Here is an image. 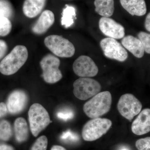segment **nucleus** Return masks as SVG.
I'll use <instances>...</instances> for the list:
<instances>
[{
  "mask_svg": "<svg viewBox=\"0 0 150 150\" xmlns=\"http://www.w3.org/2000/svg\"><path fill=\"white\" fill-rule=\"evenodd\" d=\"M8 108L6 105L4 103H0V118L5 115L7 112Z\"/></svg>",
  "mask_w": 150,
  "mask_h": 150,
  "instance_id": "c756f323",
  "label": "nucleus"
},
{
  "mask_svg": "<svg viewBox=\"0 0 150 150\" xmlns=\"http://www.w3.org/2000/svg\"><path fill=\"white\" fill-rule=\"evenodd\" d=\"M120 1L123 8L133 16H143L146 13V5L144 0H120Z\"/></svg>",
  "mask_w": 150,
  "mask_h": 150,
  "instance_id": "dca6fc26",
  "label": "nucleus"
},
{
  "mask_svg": "<svg viewBox=\"0 0 150 150\" xmlns=\"http://www.w3.org/2000/svg\"><path fill=\"white\" fill-rule=\"evenodd\" d=\"M61 138L63 140H70L72 141L76 140L77 139L76 135L69 131H66L63 133Z\"/></svg>",
  "mask_w": 150,
  "mask_h": 150,
  "instance_id": "cd10ccee",
  "label": "nucleus"
},
{
  "mask_svg": "<svg viewBox=\"0 0 150 150\" xmlns=\"http://www.w3.org/2000/svg\"><path fill=\"white\" fill-rule=\"evenodd\" d=\"M8 46L4 40H0V60L2 59L7 51Z\"/></svg>",
  "mask_w": 150,
  "mask_h": 150,
  "instance_id": "c85d7f7f",
  "label": "nucleus"
},
{
  "mask_svg": "<svg viewBox=\"0 0 150 150\" xmlns=\"http://www.w3.org/2000/svg\"><path fill=\"white\" fill-rule=\"evenodd\" d=\"M95 11L104 17H110L114 13V0H95Z\"/></svg>",
  "mask_w": 150,
  "mask_h": 150,
  "instance_id": "a211bd4d",
  "label": "nucleus"
},
{
  "mask_svg": "<svg viewBox=\"0 0 150 150\" xmlns=\"http://www.w3.org/2000/svg\"><path fill=\"white\" fill-rule=\"evenodd\" d=\"M14 11L12 6L7 0H0V15L8 19L13 16Z\"/></svg>",
  "mask_w": 150,
  "mask_h": 150,
  "instance_id": "4be33fe9",
  "label": "nucleus"
},
{
  "mask_svg": "<svg viewBox=\"0 0 150 150\" xmlns=\"http://www.w3.org/2000/svg\"><path fill=\"white\" fill-rule=\"evenodd\" d=\"M122 45L137 58H141L144 54V49L139 38L131 35H127L122 38Z\"/></svg>",
  "mask_w": 150,
  "mask_h": 150,
  "instance_id": "2eb2a0df",
  "label": "nucleus"
},
{
  "mask_svg": "<svg viewBox=\"0 0 150 150\" xmlns=\"http://www.w3.org/2000/svg\"><path fill=\"white\" fill-rule=\"evenodd\" d=\"M40 64L43 71L42 77L47 83H56L63 77L59 69L60 59L54 55L48 54L44 56L40 61Z\"/></svg>",
  "mask_w": 150,
  "mask_h": 150,
  "instance_id": "0eeeda50",
  "label": "nucleus"
},
{
  "mask_svg": "<svg viewBox=\"0 0 150 150\" xmlns=\"http://www.w3.org/2000/svg\"><path fill=\"white\" fill-rule=\"evenodd\" d=\"M28 56V51L25 46H16L0 63V72L6 76L15 74L25 64Z\"/></svg>",
  "mask_w": 150,
  "mask_h": 150,
  "instance_id": "f257e3e1",
  "label": "nucleus"
},
{
  "mask_svg": "<svg viewBox=\"0 0 150 150\" xmlns=\"http://www.w3.org/2000/svg\"><path fill=\"white\" fill-rule=\"evenodd\" d=\"M51 150H67L62 146L55 145L51 148Z\"/></svg>",
  "mask_w": 150,
  "mask_h": 150,
  "instance_id": "473e14b6",
  "label": "nucleus"
},
{
  "mask_svg": "<svg viewBox=\"0 0 150 150\" xmlns=\"http://www.w3.org/2000/svg\"><path fill=\"white\" fill-rule=\"evenodd\" d=\"M136 146L138 150H150V137L137 140Z\"/></svg>",
  "mask_w": 150,
  "mask_h": 150,
  "instance_id": "a878e982",
  "label": "nucleus"
},
{
  "mask_svg": "<svg viewBox=\"0 0 150 150\" xmlns=\"http://www.w3.org/2000/svg\"><path fill=\"white\" fill-rule=\"evenodd\" d=\"M145 27L147 31L150 32V12L146 17L145 21Z\"/></svg>",
  "mask_w": 150,
  "mask_h": 150,
  "instance_id": "7c9ffc66",
  "label": "nucleus"
},
{
  "mask_svg": "<svg viewBox=\"0 0 150 150\" xmlns=\"http://www.w3.org/2000/svg\"><path fill=\"white\" fill-rule=\"evenodd\" d=\"M73 93L76 98L85 100L99 93L101 86L98 81L90 78H80L75 81Z\"/></svg>",
  "mask_w": 150,
  "mask_h": 150,
  "instance_id": "423d86ee",
  "label": "nucleus"
},
{
  "mask_svg": "<svg viewBox=\"0 0 150 150\" xmlns=\"http://www.w3.org/2000/svg\"><path fill=\"white\" fill-rule=\"evenodd\" d=\"M112 96L110 92L98 93L84 105V112L89 118H99L109 112L112 104Z\"/></svg>",
  "mask_w": 150,
  "mask_h": 150,
  "instance_id": "f03ea898",
  "label": "nucleus"
},
{
  "mask_svg": "<svg viewBox=\"0 0 150 150\" xmlns=\"http://www.w3.org/2000/svg\"><path fill=\"white\" fill-rule=\"evenodd\" d=\"M121 150H128L126 149H122Z\"/></svg>",
  "mask_w": 150,
  "mask_h": 150,
  "instance_id": "72a5a7b5",
  "label": "nucleus"
},
{
  "mask_svg": "<svg viewBox=\"0 0 150 150\" xmlns=\"http://www.w3.org/2000/svg\"><path fill=\"white\" fill-rule=\"evenodd\" d=\"M73 69L75 74L81 78L93 77L98 72V67L92 59L84 55L75 60Z\"/></svg>",
  "mask_w": 150,
  "mask_h": 150,
  "instance_id": "9d476101",
  "label": "nucleus"
},
{
  "mask_svg": "<svg viewBox=\"0 0 150 150\" xmlns=\"http://www.w3.org/2000/svg\"><path fill=\"white\" fill-rule=\"evenodd\" d=\"M48 143L47 137L45 136H41L35 141L30 150H46Z\"/></svg>",
  "mask_w": 150,
  "mask_h": 150,
  "instance_id": "393cba45",
  "label": "nucleus"
},
{
  "mask_svg": "<svg viewBox=\"0 0 150 150\" xmlns=\"http://www.w3.org/2000/svg\"><path fill=\"white\" fill-rule=\"evenodd\" d=\"M12 135L10 123L6 120L0 121V139L6 141L9 139Z\"/></svg>",
  "mask_w": 150,
  "mask_h": 150,
  "instance_id": "412c9836",
  "label": "nucleus"
},
{
  "mask_svg": "<svg viewBox=\"0 0 150 150\" xmlns=\"http://www.w3.org/2000/svg\"><path fill=\"white\" fill-rule=\"evenodd\" d=\"M28 114L30 131L35 137H37L51 123L48 111L39 103L33 104Z\"/></svg>",
  "mask_w": 150,
  "mask_h": 150,
  "instance_id": "20e7f679",
  "label": "nucleus"
},
{
  "mask_svg": "<svg viewBox=\"0 0 150 150\" xmlns=\"http://www.w3.org/2000/svg\"><path fill=\"white\" fill-rule=\"evenodd\" d=\"M76 9L71 6L66 5L63 9L61 18V24L65 28H69L74 23L75 19H76Z\"/></svg>",
  "mask_w": 150,
  "mask_h": 150,
  "instance_id": "aec40b11",
  "label": "nucleus"
},
{
  "mask_svg": "<svg viewBox=\"0 0 150 150\" xmlns=\"http://www.w3.org/2000/svg\"><path fill=\"white\" fill-rule=\"evenodd\" d=\"M28 101L27 95L21 90L15 91L10 95L7 102L9 112L15 114L21 112L24 109Z\"/></svg>",
  "mask_w": 150,
  "mask_h": 150,
  "instance_id": "f8f14e48",
  "label": "nucleus"
},
{
  "mask_svg": "<svg viewBox=\"0 0 150 150\" xmlns=\"http://www.w3.org/2000/svg\"><path fill=\"white\" fill-rule=\"evenodd\" d=\"M142 108V103L139 100L131 93L123 95L117 104V108L119 113L130 121L140 113Z\"/></svg>",
  "mask_w": 150,
  "mask_h": 150,
  "instance_id": "6e6552de",
  "label": "nucleus"
},
{
  "mask_svg": "<svg viewBox=\"0 0 150 150\" xmlns=\"http://www.w3.org/2000/svg\"><path fill=\"white\" fill-rule=\"evenodd\" d=\"M57 116L59 119L64 121H67L74 117L72 111L69 110H59L57 113Z\"/></svg>",
  "mask_w": 150,
  "mask_h": 150,
  "instance_id": "bb28decb",
  "label": "nucleus"
},
{
  "mask_svg": "<svg viewBox=\"0 0 150 150\" xmlns=\"http://www.w3.org/2000/svg\"><path fill=\"white\" fill-rule=\"evenodd\" d=\"M16 139L19 143L25 142L28 137V128L24 118H17L14 123Z\"/></svg>",
  "mask_w": 150,
  "mask_h": 150,
  "instance_id": "6ab92c4d",
  "label": "nucleus"
},
{
  "mask_svg": "<svg viewBox=\"0 0 150 150\" xmlns=\"http://www.w3.org/2000/svg\"><path fill=\"white\" fill-rule=\"evenodd\" d=\"M0 150H14L11 146L8 145L3 144L0 145Z\"/></svg>",
  "mask_w": 150,
  "mask_h": 150,
  "instance_id": "2f4dec72",
  "label": "nucleus"
},
{
  "mask_svg": "<svg viewBox=\"0 0 150 150\" xmlns=\"http://www.w3.org/2000/svg\"><path fill=\"white\" fill-rule=\"evenodd\" d=\"M131 130L135 135L141 136L150 131V109L145 108L139 113L131 125Z\"/></svg>",
  "mask_w": 150,
  "mask_h": 150,
  "instance_id": "ddd939ff",
  "label": "nucleus"
},
{
  "mask_svg": "<svg viewBox=\"0 0 150 150\" xmlns=\"http://www.w3.org/2000/svg\"><path fill=\"white\" fill-rule=\"evenodd\" d=\"M54 21L55 16L53 12L48 10L43 11L33 25L31 30L34 34L42 35L51 27Z\"/></svg>",
  "mask_w": 150,
  "mask_h": 150,
  "instance_id": "4468645a",
  "label": "nucleus"
},
{
  "mask_svg": "<svg viewBox=\"0 0 150 150\" xmlns=\"http://www.w3.org/2000/svg\"><path fill=\"white\" fill-rule=\"evenodd\" d=\"M112 125V121L107 118H93L83 126L82 131L83 139L87 142L98 139L107 133Z\"/></svg>",
  "mask_w": 150,
  "mask_h": 150,
  "instance_id": "7ed1b4c3",
  "label": "nucleus"
},
{
  "mask_svg": "<svg viewBox=\"0 0 150 150\" xmlns=\"http://www.w3.org/2000/svg\"><path fill=\"white\" fill-rule=\"evenodd\" d=\"M47 0H25L23 11L25 16L33 18L42 12L46 6Z\"/></svg>",
  "mask_w": 150,
  "mask_h": 150,
  "instance_id": "f3484780",
  "label": "nucleus"
},
{
  "mask_svg": "<svg viewBox=\"0 0 150 150\" xmlns=\"http://www.w3.org/2000/svg\"><path fill=\"white\" fill-rule=\"evenodd\" d=\"M44 44L56 56L70 58L74 55L75 48L69 40L60 35H52L45 38Z\"/></svg>",
  "mask_w": 150,
  "mask_h": 150,
  "instance_id": "39448f33",
  "label": "nucleus"
},
{
  "mask_svg": "<svg viewBox=\"0 0 150 150\" xmlns=\"http://www.w3.org/2000/svg\"><path fill=\"white\" fill-rule=\"evenodd\" d=\"M99 27L103 34L110 38L119 39L125 36L124 28L112 18H101L99 20Z\"/></svg>",
  "mask_w": 150,
  "mask_h": 150,
  "instance_id": "9b49d317",
  "label": "nucleus"
},
{
  "mask_svg": "<svg viewBox=\"0 0 150 150\" xmlns=\"http://www.w3.org/2000/svg\"><path fill=\"white\" fill-rule=\"evenodd\" d=\"M100 46L105 57L118 62H124L127 60L128 54L121 43L110 38L102 39Z\"/></svg>",
  "mask_w": 150,
  "mask_h": 150,
  "instance_id": "1a4fd4ad",
  "label": "nucleus"
},
{
  "mask_svg": "<svg viewBox=\"0 0 150 150\" xmlns=\"http://www.w3.org/2000/svg\"><path fill=\"white\" fill-rule=\"evenodd\" d=\"M12 23L9 19L0 15V36H6L11 30Z\"/></svg>",
  "mask_w": 150,
  "mask_h": 150,
  "instance_id": "5701e85b",
  "label": "nucleus"
},
{
  "mask_svg": "<svg viewBox=\"0 0 150 150\" xmlns=\"http://www.w3.org/2000/svg\"><path fill=\"white\" fill-rule=\"evenodd\" d=\"M138 37L142 42L145 52L150 54V33L141 31L138 33Z\"/></svg>",
  "mask_w": 150,
  "mask_h": 150,
  "instance_id": "b1692460",
  "label": "nucleus"
}]
</instances>
